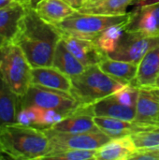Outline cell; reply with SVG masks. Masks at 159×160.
I'll return each instance as SVG.
<instances>
[{"label":"cell","mask_w":159,"mask_h":160,"mask_svg":"<svg viewBox=\"0 0 159 160\" xmlns=\"http://www.w3.org/2000/svg\"><path fill=\"white\" fill-rule=\"evenodd\" d=\"M62 34L59 29L44 21L34 7L27 6L14 40L32 68L52 66L56 46Z\"/></svg>","instance_id":"obj_1"},{"label":"cell","mask_w":159,"mask_h":160,"mask_svg":"<svg viewBox=\"0 0 159 160\" xmlns=\"http://www.w3.org/2000/svg\"><path fill=\"white\" fill-rule=\"evenodd\" d=\"M49 152L50 142L43 128L17 123L0 128V159H44Z\"/></svg>","instance_id":"obj_2"},{"label":"cell","mask_w":159,"mask_h":160,"mask_svg":"<svg viewBox=\"0 0 159 160\" xmlns=\"http://www.w3.org/2000/svg\"><path fill=\"white\" fill-rule=\"evenodd\" d=\"M71 96L81 105H91L105 98L128 83L105 73L97 65L87 67L84 71L71 78Z\"/></svg>","instance_id":"obj_3"},{"label":"cell","mask_w":159,"mask_h":160,"mask_svg":"<svg viewBox=\"0 0 159 160\" xmlns=\"http://www.w3.org/2000/svg\"><path fill=\"white\" fill-rule=\"evenodd\" d=\"M132 12L123 15H97L82 13L77 9L55 24L62 35L95 40L105 29L117 24H128Z\"/></svg>","instance_id":"obj_4"},{"label":"cell","mask_w":159,"mask_h":160,"mask_svg":"<svg viewBox=\"0 0 159 160\" xmlns=\"http://www.w3.org/2000/svg\"><path fill=\"white\" fill-rule=\"evenodd\" d=\"M31 65L17 44L0 46V75L20 97L31 85Z\"/></svg>","instance_id":"obj_5"},{"label":"cell","mask_w":159,"mask_h":160,"mask_svg":"<svg viewBox=\"0 0 159 160\" xmlns=\"http://www.w3.org/2000/svg\"><path fill=\"white\" fill-rule=\"evenodd\" d=\"M80 105L70 93L35 84H31L24 95L20 97L21 109L27 107L52 109L66 116Z\"/></svg>","instance_id":"obj_6"},{"label":"cell","mask_w":159,"mask_h":160,"mask_svg":"<svg viewBox=\"0 0 159 160\" xmlns=\"http://www.w3.org/2000/svg\"><path fill=\"white\" fill-rule=\"evenodd\" d=\"M43 129L50 142L49 154L67 149L97 150L112 140V138L101 129L81 133L61 132L52 128Z\"/></svg>","instance_id":"obj_7"},{"label":"cell","mask_w":159,"mask_h":160,"mask_svg":"<svg viewBox=\"0 0 159 160\" xmlns=\"http://www.w3.org/2000/svg\"><path fill=\"white\" fill-rule=\"evenodd\" d=\"M157 46H159V37H151L126 30L114 52L107 55L112 59L139 64L150 50Z\"/></svg>","instance_id":"obj_8"},{"label":"cell","mask_w":159,"mask_h":160,"mask_svg":"<svg viewBox=\"0 0 159 160\" xmlns=\"http://www.w3.org/2000/svg\"><path fill=\"white\" fill-rule=\"evenodd\" d=\"M94 116L95 113L92 104L80 105L77 109L68 113L62 121L49 128L68 133H81L99 130L98 127L94 121Z\"/></svg>","instance_id":"obj_9"},{"label":"cell","mask_w":159,"mask_h":160,"mask_svg":"<svg viewBox=\"0 0 159 160\" xmlns=\"http://www.w3.org/2000/svg\"><path fill=\"white\" fill-rule=\"evenodd\" d=\"M27 5L15 1L0 9V46L14 42Z\"/></svg>","instance_id":"obj_10"},{"label":"cell","mask_w":159,"mask_h":160,"mask_svg":"<svg viewBox=\"0 0 159 160\" xmlns=\"http://www.w3.org/2000/svg\"><path fill=\"white\" fill-rule=\"evenodd\" d=\"M126 30L159 37V2L137 7L132 11V20Z\"/></svg>","instance_id":"obj_11"},{"label":"cell","mask_w":159,"mask_h":160,"mask_svg":"<svg viewBox=\"0 0 159 160\" xmlns=\"http://www.w3.org/2000/svg\"><path fill=\"white\" fill-rule=\"evenodd\" d=\"M62 39L70 52L85 67L97 65L106 55L94 40L62 35Z\"/></svg>","instance_id":"obj_12"},{"label":"cell","mask_w":159,"mask_h":160,"mask_svg":"<svg viewBox=\"0 0 159 160\" xmlns=\"http://www.w3.org/2000/svg\"><path fill=\"white\" fill-rule=\"evenodd\" d=\"M31 84L69 93L72 88L71 78L53 66L32 68Z\"/></svg>","instance_id":"obj_13"},{"label":"cell","mask_w":159,"mask_h":160,"mask_svg":"<svg viewBox=\"0 0 159 160\" xmlns=\"http://www.w3.org/2000/svg\"><path fill=\"white\" fill-rule=\"evenodd\" d=\"M134 121L140 125L159 128V98L151 88H140Z\"/></svg>","instance_id":"obj_14"},{"label":"cell","mask_w":159,"mask_h":160,"mask_svg":"<svg viewBox=\"0 0 159 160\" xmlns=\"http://www.w3.org/2000/svg\"><path fill=\"white\" fill-rule=\"evenodd\" d=\"M138 151L131 135L113 138L97 149L95 159L127 160L131 159Z\"/></svg>","instance_id":"obj_15"},{"label":"cell","mask_w":159,"mask_h":160,"mask_svg":"<svg viewBox=\"0 0 159 160\" xmlns=\"http://www.w3.org/2000/svg\"><path fill=\"white\" fill-rule=\"evenodd\" d=\"M159 76V46L150 50L139 63L136 78L132 83L140 88L155 87Z\"/></svg>","instance_id":"obj_16"},{"label":"cell","mask_w":159,"mask_h":160,"mask_svg":"<svg viewBox=\"0 0 159 160\" xmlns=\"http://www.w3.org/2000/svg\"><path fill=\"white\" fill-rule=\"evenodd\" d=\"M20 110V96L10 88L0 75V128L16 124Z\"/></svg>","instance_id":"obj_17"},{"label":"cell","mask_w":159,"mask_h":160,"mask_svg":"<svg viewBox=\"0 0 159 160\" xmlns=\"http://www.w3.org/2000/svg\"><path fill=\"white\" fill-rule=\"evenodd\" d=\"M94 121L96 125L98 127V128L101 129L103 132H105L107 135H109L112 139L123 137L126 135H131L138 131L145 130L152 128H157V127L140 125L135 121H127V120L107 117V116L95 115Z\"/></svg>","instance_id":"obj_18"},{"label":"cell","mask_w":159,"mask_h":160,"mask_svg":"<svg viewBox=\"0 0 159 160\" xmlns=\"http://www.w3.org/2000/svg\"><path fill=\"white\" fill-rule=\"evenodd\" d=\"M92 105L96 116H107L127 121H134L136 117V108L122 104L113 94Z\"/></svg>","instance_id":"obj_19"},{"label":"cell","mask_w":159,"mask_h":160,"mask_svg":"<svg viewBox=\"0 0 159 160\" xmlns=\"http://www.w3.org/2000/svg\"><path fill=\"white\" fill-rule=\"evenodd\" d=\"M97 66L110 76L130 84L133 83L139 68V64L112 59L107 54L97 64Z\"/></svg>","instance_id":"obj_20"},{"label":"cell","mask_w":159,"mask_h":160,"mask_svg":"<svg viewBox=\"0 0 159 160\" xmlns=\"http://www.w3.org/2000/svg\"><path fill=\"white\" fill-rule=\"evenodd\" d=\"M35 9L44 21L53 25L76 10L64 0H39L35 6Z\"/></svg>","instance_id":"obj_21"},{"label":"cell","mask_w":159,"mask_h":160,"mask_svg":"<svg viewBox=\"0 0 159 160\" xmlns=\"http://www.w3.org/2000/svg\"><path fill=\"white\" fill-rule=\"evenodd\" d=\"M137 0H85L77 10L82 13L97 15H123L128 6Z\"/></svg>","instance_id":"obj_22"},{"label":"cell","mask_w":159,"mask_h":160,"mask_svg":"<svg viewBox=\"0 0 159 160\" xmlns=\"http://www.w3.org/2000/svg\"><path fill=\"white\" fill-rule=\"evenodd\" d=\"M52 66L70 78L82 73L86 68L70 52L62 38L56 46L52 60Z\"/></svg>","instance_id":"obj_23"},{"label":"cell","mask_w":159,"mask_h":160,"mask_svg":"<svg viewBox=\"0 0 159 160\" xmlns=\"http://www.w3.org/2000/svg\"><path fill=\"white\" fill-rule=\"evenodd\" d=\"M127 24L110 26L105 29L94 41L105 54L112 53L116 49L120 38L127 29Z\"/></svg>","instance_id":"obj_24"},{"label":"cell","mask_w":159,"mask_h":160,"mask_svg":"<svg viewBox=\"0 0 159 160\" xmlns=\"http://www.w3.org/2000/svg\"><path fill=\"white\" fill-rule=\"evenodd\" d=\"M138 150L159 151V128H152L131 134Z\"/></svg>","instance_id":"obj_25"},{"label":"cell","mask_w":159,"mask_h":160,"mask_svg":"<svg viewBox=\"0 0 159 160\" xmlns=\"http://www.w3.org/2000/svg\"><path fill=\"white\" fill-rule=\"evenodd\" d=\"M97 150L67 149L47 155L44 159L59 160H89L95 159Z\"/></svg>","instance_id":"obj_26"},{"label":"cell","mask_w":159,"mask_h":160,"mask_svg":"<svg viewBox=\"0 0 159 160\" xmlns=\"http://www.w3.org/2000/svg\"><path fill=\"white\" fill-rule=\"evenodd\" d=\"M139 94H140V87L128 83L123 88L117 90L113 95L117 98V100L120 101L122 104L136 108Z\"/></svg>","instance_id":"obj_27"},{"label":"cell","mask_w":159,"mask_h":160,"mask_svg":"<svg viewBox=\"0 0 159 160\" xmlns=\"http://www.w3.org/2000/svg\"><path fill=\"white\" fill-rule=\"evenodd\" d=\"M65 117H66V115H64L63 113H61L55 110L39 108L38 118H37V123L36 128H52L55 124L62 121Z\"/></svg>","instance_id":"obj_28"},{"label":"cell","mask_w":159,"mask_h":160,"mask_svg":"<svg viewBox=\"0 0 159 160\" xmlns=\"http://www.w3.org/2000/svg\"><path fill=\"white\" fill-rule=\"evenodd\" d=\"M38 111L39 108L37 107H27L21 109L17 115V124L27 127H37Z\"/></svg>","instance_id":"obj_29"},{"label":"cell","mask_w":159,"mask_h":160,"mask_svg":"<svg viewBox=\"0 0 159 160\" xmlns=\"http://www.w3.org/2000/svg\"><path fill=\"white\" fill-rule=\"evenodd\" d=\"M131 159L137 160H159V151L138 150Z\"/></svg>","instance_id":"obj_30"},{"label":"cell","mask_w":159,"mask_h":160,"mask_svg":"<svg viewBox=\"0 0 159 160\" xmlns=\"http://www.w3.org/2000/svg\"><path fill=\"white\" fill-rule=\"evenodd\" d=\"M64 1H66L67 4H69L75 9H78L79 8L82 7V5L84 3L85 0H64Z\"/></svg>","instance_id":"obj_31"},{"label":"cell","mask_w":159,"mask_h":160,"mask_svg":"<svg viewBox=\"0 0 159 160\" xmlns=\"http://www.w3.org/2000/svg\"><path fill=\"white\" fill-rule=\"evenodd\" d=\"M159 2V0H137L135 2L137 7H143V6H147V5H151V4H155Z\"/></svg>","instance_id":"obj_32"},{"label":"cell","mask_w":159,"mask_h":160,"mask_svg":"<svg viewBox=\"0 0 159 160\" xmlns=\"http://www.w3.org/2000/svg\"><path fill=\"white\" fill-rule=\"evenodd\" d=\"M15 1H17V0H0V9L11 5Z\"/></svg>","instance_id":"obj_33"},{"label":"cell","mask_w":159,"mask_h":160,"mask_svg":"<svg viewBox=\"0 0 159 160\" xmlns=\"http://www.w3.org/2000/svg\"><path fill=\"white\" fill-rule=\"evenodd\" d=\"M18 1H21L22 3H24L25 5L27 6H30V7H34L36 6V4L39 1V0H18Z\"/></svg>","instance_id":"obj_34"},{"label":"cell","mask_w":159,"mask_h":160,"mask_svg":"<svg viewBox=\"0 0 159 160\" xmlns=\"http://www.w3.org/2000/svg\"><path fill=\"white\" fill-rule=\"evenodd\" d=\"M150 88H151V90L153 91V93H154V94L159 98V87L155 86V87H150Z\"/></svg>","instance_id":"obj_35"},{"label":"cell","mask_w":159,"mask_h":160,"mask_svg":"<svg viewBox=\"0 0 159 160\" xmlns=\"http://www.w3.org/2000/svg\"><path fill=\"white\" fill-rule=\"evenodd\" d=\"M156 86H157V87H159V76H158V78H157V81Z\"/></svg>","instance_id":"obj_36"}]
</instances>
